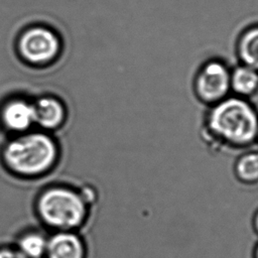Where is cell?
I'll use <instances>...</instances> for the list:
<instances>
[{
	"label": "cell",
	"instance_id": "1",
	"mask_svg": "<svg viewBox=\"0 0 258 258\" xmlns=\"http://www.w3.org/2000/svg\"><path fill=\"white\" fill-rule=\"evenodd\" d=\"M203 133L217 148H250L257 143L258 111L250 100L230 95L208 107Z\"/></svg>",
	"mask_w": 258,
	"mask_h": 258
},
{
	"label": "cell",
	"instance_id": "2",
	"mask_svg": "<svg viewBox=\"0 0 258 258\" xmlns=\"http://www.w3.org/2000/svg\"><path fill=\"white\" fill-rule=\"evenodd\" d=\"M91 200L69 187H50L38 197L36 213L39 220L53 232L78 231L88 220Z\"/></svg>",
	"mask_w": 258,
	"mask_h": 258
},
{
	"label": "cell",
	"instance_id": "3",
	"mask_svg": "<svg viewBox=\"0 0 258 258\" xmlns=\"http://www.w3.org/2000/svg\"><path fill=\"white\" fill-rule=\"evenodd\" d=\"M57 148L52 138L40 132L20 135L4 148L6 165L21 175H37L45 172L54 163Z\"/></svg>",
	"mask_w": 258,
	"mask_h": 258
},
{
	"label": "cell",
	"instance_id": "4",
	"mask_svg": "<svg viewBox=\"0 0 258 258\" xmlns=\"http://www.w3.org/2000/svg\"><path fill=\"white\" fill-rule=\"evenodd\" d=\"M231 69L219 57L205 60L192 80V90L198 101L210 107L230 96Z\"/></svg>",
	"mask_w": 258,
	"mask_h": 258
},
{
	"label": "cell",
	"instance_id": "5",
	"mask_svg": "<svg viewBox=\"0 0 258 258\" xmlns=\"http://www.w3.org/2000/svg\"><path fill=\"white\" fill-rule=\"evenodd\" d=\"M18 49L24 60L31 63H44L56 56L59 41L50 29L36 26L23 32L18 41Z\"/></svg>",
	"mask_w": 258,
	"mask_h": 258
},
{
	"label": "cell",
	"instance_id": "6",
	"mask_svg": "<svg viewBox=\"0 0 258 258\" xmlns=\"http://www.w3.org/2000/svg\"><path fill=\"white\" fill-rule=\"evenodd\" d=\"M85 239L78 231H55L48 236L44 258H87Z\"/></svg>",
	"mask_w": 258,
	"mask_h": 258
},
{
	"label": "cell",
	"instance_id": "7",
	"mask_svg": "<svg viewBox=\"0 0 258 258\" xmlns=\"http://www.w3.org/2000/svg\"><path fill=\"white\" fill-rule=\"evenodd\" d=\"M1 119L7 129L24 132L34 124L33 105L24 100H12L4 105Z\"/></svg>",
	"mask_w": 258,
	"mask_h": 258
},
{
	"label": "cell",
	"instance_id": "8",
	"mask_svg": "<svg viewBox=\"0 0 258 258\" xmlns=\"http://www.w3.org/2000/svg\"><path fill=\"white\" fill-rule=\"evenodd\" d=\"M33 105L34 123L45 129H54L64 120L66 110L59 100L52 97H42Z\"/></svg>",
	"mask_w": 258,
	"mask_h": 258
},
{
	"label": "cell",
	"instance_id": "9",
	"mask_svg": "<svg viewBox=\"0 0 258 258\" xmlns=\"http://www.w3.org/2000/svg\"><path fill=\"white\" fill-rule=\"evenodd\" d=\"M258 94V71L238 63L231 69V95L250 100Z\"/></svg>",
	"mask_w": 258,
	"mask_h": 258
},
{
	"label": "cell",
	"instance_id": "10",
	"mask_svg": "<svg viewBox=\"0 0 258 258\" xmlns=\"http://www.w3.org/2000/svg\"><path fill=\"white\" fill-rule=\"evenodd\" d=\"M236 54L239 63L258 71V23L244 28L236 41Z\"/></svg>",
	"mask_w": 258,
	"mask_h": 258
},
{
	"label": "cell",
	"instance_id": "11",
	"mask_svg": "<svg viewBox=\"0 0 258 258\" xmlns=\"http://www.w3.org/2000/svg\"><path fill=\"white\" fill-rule=\"evenodd\" d=\"M48 236L38 229L23 230L15 239L14 246L26 258H44Z\"/></svg>",
	"mask_w": 258,
	"mask_h": 258
},
{
	"label": "cell",
	"instance_id": "12",
	"mask_svg": "<svg viewBox=\"0 0 258 258\" xmlns=\"http://www.w3.org/2000/svg\"><path fill=\"white\" fill-rule=\"evenodd\" d=\"M233 172L242 184H258V149H245L235 160Z\"/></svg>",
	"mask_w": 258,
	"mask_h": 258
},
{
	"label": "cell",
	"instance_id": "13",
	"mask_svg": "<svg viewBox=\"0 0 258 258\" xmlns=\"http://www.w3.org/2000/svg\"><path fill=\"white\" fill-rule=\"evenodd\" d=\"M0 258H26L14 245L0 246Z\"/></svg>",
	"mask_w": 258,
	"mask_h": 258
},
{
	"label": "cell",
	"instance_id": "14",
	"mask_svg": "<svg viewBox=\"0 0 258 258\" xmlns=\"http://www.w3.org/2000/svg\"><path fill=\"white\" fill-rule=\"evenodd\" d=\"M251 225H252V229H253L254 233L258 236V208H257V210L254 212V214L252 216Z\"/></svg>",
	"mask_w": 258,
	"mask_h": 258
},
{
	"label": "cell",
	"instance_id": "15",
	"mask_svg": "<svg viewBox=\"0 0 258 258\" xmlns=\"http://www.w3.org/2000/svg\"><path fill=\"white\" fill-rule=\"evenodd\" d=\"M252 258H258V241L255 243L253 249H252Z\"/></svg>",
	"mask_w": 258,
	"mask_h": 258
},
{
	"label": "cell",
	"instance_id": "16",
	"mask_svg": "<svg viewBox=\"0 0 258 258\" xmlns=\"http://www.w3.org/2000/svg\"><path fill=\"white\" fill-rule=\"evenodd\" d=\"M257 143H258V137H257Z\"/></svg>",
	"mask_w": 258,
	"mask_h": 258
}]
</instances>
